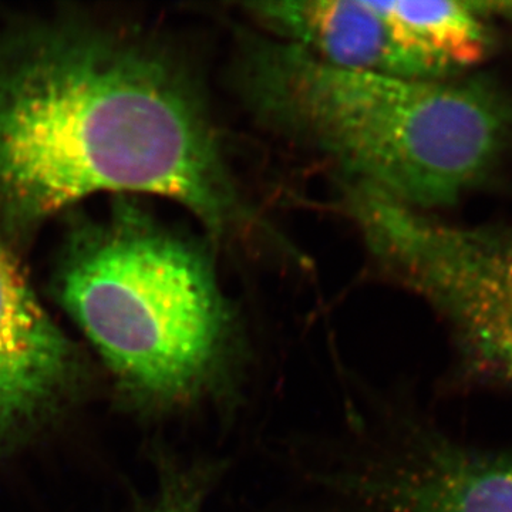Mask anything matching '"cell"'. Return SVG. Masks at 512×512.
Listing matches in <instances>:
<instances>
[{"label": "cell", "instance_id": "6da1fadb", "mask_svg": "<svg viewBox=\"0 0 512 512\" xmlns=\"http://www.w3.org/2000/svg\"><path fill=\"white\" fill-rule=\"evenodd\" d=\"M100 191L163 195L215 238L256 221L170 57L100 30L23 37L0 52V215L33 227Z\"/></svg>", "mask_w": 512, "mask_h": 512}, {"label": "cell", "instance_id": "7a4b0ae2", "mask_svg": "<svg viewBox=\"0 0 512 512\" xmlns=\"http://www.w3.org/2000/svg\"><path fill=\"white\" fill-rule=\"evenodd\" d=\"M238 90L276 133L423 212L456 204L512 136V103L490 80L352 72L275 37L239 36Z\"/></svg>", "mask_w": 512, "mask_h": 512}, {"label": "cell", "instance_id": "3957f363", "mask_svg": "<svg viewBox=\"0 0 512 512\" xmlns=\"http://www.w3.org/2000/svg\"><path fill=\"white\" fill-rule=\"evenodd\" d=\"M60 302L107 365L158 404L234 399L245 360L238 320L207 256L144 215L74 239Z\"/></svg>", "mask_w": 512, "mask_h": 512}, {"label": "cell", "instance_id": "277c9868", "mask_svg": "<svg viewBox=\"0 0 512 512\" xmlns=\"http://www.w3.org/2000/svg\"><path fill=\"white\" fill-rule=\"evenodd\" d=\"M343 192L377 268L446 320L463 369L512 386V238L439 224L367 185Z\"/></svg>", "mask_w": 512, "mask_h": 512}, {"label": "cell", "instance_id": "5b68a950", "mask_svg": "<svg viewBox=\"0 0 512 512\" xmlns=\"http://www.w3.org/2000/svg\"><path fill=\"white\" fill-rule=\"evenodd\" d=\"M402 446L336 477L360 512H512V454L409 431Z\"/></svg>", "mask_w": 512, "mask_h": 512}, {"label": "cell", "instance_id": "8992f818", "mask_svg": "<svg viewBox=\"0 0 512 512\" xmlns=\"http://www.w3.org/2000/svg\"><path fill=\"white\" fill-rule=\"evenodd\" d=\"M72 350L0 244V444L46 409Z\"/></svg>", "mask_w": 512, "mask_h": 512}, {"label": "cell", "instance_id": "52a82bcc", "mask_svg": "<svg viewBox=\"0 0 512 512\" xmlns=\"http://www.w3.org/2000/svg\"><path fill=\"white\" fill-rule=\"evenodd\" d=\"M248 15L275 39L352 72L423 79L375 0L254 2Z\"/></svg>", "mask_w": 512, "mask_h": 512}, {"label": "cell", "instance_id": "ba28073f", "mask_svg": "<svg viewBox=\"0 0 512 512\" xmlns=\"http://www.w3.org/2000/svg\"><path fill=\"white\" fill-rule=\"evenodd\" d=\"M423 79H450L490 49L480 2H377Z\"/></svg>", "mask_w": 512, "mask_h": 512}, {"label": "cell", "instance_id": "9c48e42d", "mask_svg": "<svg viewBox=\"0 0 512 512\" xmlns=\"http://www.w3.org/2000/svg\"><path fill=\"white\" fill-rule=\"evenodd\" d=\"M222 471L224 466L220 461H214L171 474L160 501L151 512H200L205 497L220 480Z\"/></svg>", "mask_w": 512, "mask_h": 512}, {"label": "cell", "instance_id": "30bf717a", "mask_svg": "<svg viewBox=\"0 0 512 512\" xmlns=\"http://www.w3.org/2000/svg\"><path fill=\"white\" fill-rule=\"evenodd\" d=\"M480 5L487 16H501V18L512 23V2H480Z\"/></svg>", "mask_w": 512, "mask_h": 512}]
</instances>
